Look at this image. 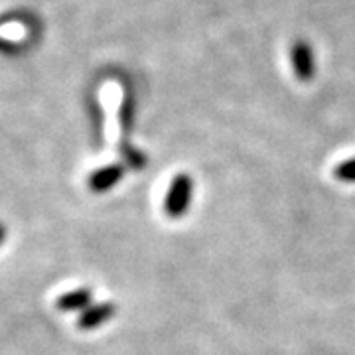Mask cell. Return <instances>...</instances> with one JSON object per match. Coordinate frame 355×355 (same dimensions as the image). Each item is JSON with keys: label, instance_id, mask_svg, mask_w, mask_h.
I'll list each match as a JSON object with an SVG mask.
<instances>
[{"label": "cell", "instance_id": "obj_1", "mask_svg": "<svg viewBox=\"0 0 355 355\" xmlns=\"http://www.w3.org/2000/svg\"><path fill=\"white\" fill-rule=\"evenodd\" d=\"M191 196H193V180L188 174H178L166 193L164 211L166 216L172 219H180L186 216L188 207L191 205Z\"/></svg>", "mask_w": 355, "mask_h": 355}, {"label": "cell", "instance_id": "obj_2", "mask_svg": "<svg viewBox=\"0 0 355 355\" xmlns=\"http://www.w3.org/2000/svg\"><path fill=\"white\" fill-rule=\"evenodd\" d=\"M291 62L294 76L300 81H310L314 77V53L304 40L294 42L291 50Z\"/></svg>", "mask_w": 355, "mask_h": 355}, {"label": "cell", "instance_id": "obj_3", "mask_svg": "<svg viewBox=\"0 0 355 355\" xmlns=\"http://www.w3.org/2000/svg\"><path fill=\"white\" fill-rule=\"evenodd\" d=\"M125 166L123 164H109V166H103L101 170H97V172H93L91 176H89V190L91 191H97V193H101V191H107L114 188L119 182H121V178L125 176Z\"/></svg>", "mask_w": 355, "mask_h": 355}, {"label": "cell", "instance_id": "obj_4", "mask_svg": "<svg viewBox=\"0 0 355 355\" xmlns=\"http://www.w3.org/2000/svg\"><path fill=\"white\" fill-rule=\"evenodd\" d=\"M116 314V306L113 302H101V304H91L81 312V316L77 320V326L81 330H95L103 326L107 320Z\"/></svg>", "mask_w": 355, "mask_h": 355}, {"label": "cell", "instance_id": "obj_5", "mask_svg": "<svg viewBox=\"0 0 355 355\" xmlns=\"http://www.w3.org/2000/svg\"><path fill=\"white\" fill-rule=\"evenodd\" d=\"M91 298H93V292L89 288H76V291L60 296L55 306L62 312H83L85 308L91 306Z\"/></svg>", "mask_w": 355, "mask_h": 355}, {"label": "cell", "instance_id": "obj_6", "mask_svg": "<svg viewBox=\"0 0 355 355\" xmlns=\"http://www.w3.org/2000/svg\"><path fill=\"white\" fill-rule=\"evenodd\" d=\"M132 119H135V99H132L130 91H125L123 105H121V128H123L125 137L128 135V130L132 128Z\"/></svg>", "mask_w": 355, "mask_h": 355}, {"label": "cell", "instance_id": "obj_7", "mask_svg": "<svg viewBox=\"0 0 355 355\" xmlns=\"http://www.w3.org/2000/svg\"><path fill=\"white\" fill-rule=\"evenodd\" d=\"M334 176L338 178V180H342V182H349V184H354L355 182V158L343 160V162H340V164L336 166V170H334Z\"/></svg>", "mask_w": 355, "mask_h": 355}, {"label": "cell", "instance_id": "obj_8", "mask_svg": "<svg viewBox=\"0 0 355 355\" xmlns=\"http://www.w3.org/2000/svg\"><path fill=\"white\" fill-rule=\"evenodd\" d=\"M4 239H6V227L0 223V245H2V241H4Z\"/></svg>", "mask_w": 355, "mask_h": 355}]
</instances>
